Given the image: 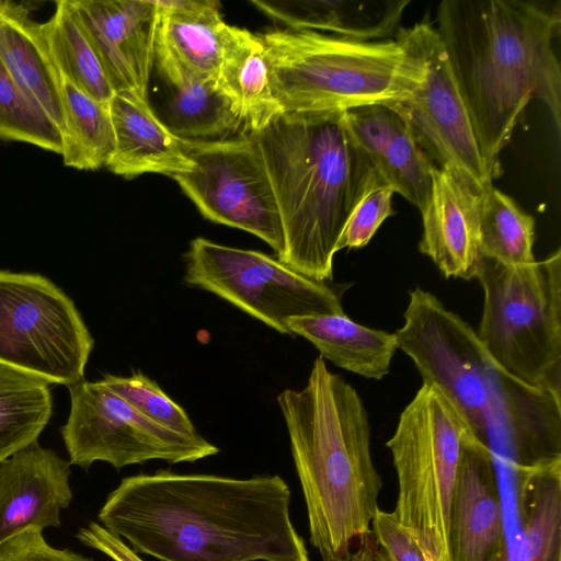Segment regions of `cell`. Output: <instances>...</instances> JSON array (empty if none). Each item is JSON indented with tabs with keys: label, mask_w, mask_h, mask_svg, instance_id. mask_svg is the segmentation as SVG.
Returning a JSON list of instances; mask_svg holds the SVG:
<instances>
[{
	"label": "cell",
	"mask_w": 561,
	"mask_h": 561,
	"mask_svg": "<svg viewBox=\"0 0 561 561\" xmlns=\"http://www.w3.org/2000/svg\"><path fill=\"white\" fill-rule=\"evenodd\" d=\"M279 476L238 479L158 470L124 478L102 526L160 561H310Z\"/></svg>",
	"instance_id": "cell-1"
},
{
	"label": "cell",
	"mask_w": 561,
	"mask_h": 561,
	"mask_svg": "<svg viewBox=\"0 0 561 561\" xmlns=\"http://www.w3.org/2000/svg\"><path fill=\"white\" fill-rule=\"evenodd\" d=\"M435 28L447 54L485 165L500 153L533 99L561 129V68L552 47L560 9L522 0H444Z\"/></svg>",
	"instance_id": "cell-2"
},
{
	"label": "cell",
	"mask_w": 561,
	"mask_h": 561,
	"mask_svg": "<svg viewBox=\"0 0 561 561\" xmlns=\"http://www.w3.org/2000/svg\"><path fill=\"white\" fill-rule=\"evenodd\" d=\"M277 403L306 502L310 542L322 561H346L353 545L370 533L382 488L365 405L321 356L306 386L282 391Z\"/></svg>",
	"instance_id": "cell-3"
},
{
	"label": "cell",
	"mask_w": 561,
	"mask_h": 561,
	"mask_svg": "<svg viewBox=\"0 0 561 561\" xmlns=\"http://www.w3.org/2000/svg\"><path fill=\"white\" fill-rule=\"evenodd\" d=\"M251 134L280 216L284 249L277 259L311 279L332 280L351 214L386 184L352 137L344 111L282 112Z\"/></svg>",
	"instance_id": "cell-4"
},
{
	"label": "cell",
	"mask_w": 561,
	"mask_h": 561,
	"mask_svg": "<svg viewBox=\"0 0 561 561\" xmlns=\"http://www.w3.org/2000/svg\"><path fill=\"white\" fill-rule=\"evenodd\" d=\"M259 35L280 112L391 104L409 95L421 77L417 56L397 37L358 42L286 27Z\"/></svg>",
	"instance_id": "cell-5"
},
{
	"label": "cell",
	"mask_w": 561,
	"mask_h": 561,
	"mask_svg": "<svg viewBox=\"0 0 561 561\" xmlns=\"http://www.w3.org/2000/svg\"><path fill=\"white\" fill-rule=\"evenodd\" d=\"M483 293L477 332L495 365L529 387L561 398V252L527 265L481 255Z\"/></svg>",
	"instance_id": "cell-6"
},
{
	"label": "cell",
	"mask_w": 561,
	"mask_h": 561,
	"mask_svg": "<svg viewBox=\"0 0 561 561\" xmlns=\"http://www.w3.org/2000/svg\"><path fill=\"white\" fill-rule=\"evenodd\" d=\"M472 434L451 404L423 383L387 442L398 478L393 511L426 561H451L453 495L465 438Z\"/></svg>",
	"instance_id": "cell-7"
},
{
	"label": "cell",
	"mask_w": 561,
	"mask_h": 561,
	"mask_svg": "<svg viewBox=\"0 0 561 561\" xmlns=\"http://www.w3.org/2000/svg\"><path fill=\"white\" fill-rule=\"evenodd\" d=\"M403 319L394 333L398 348L413 360L423 383L435 387L489 446L501 369L477 332L421 287L410 293Z\"/></svg>",
	"instance_id": "cell-8"
},
{
	"label": "cell",
	"mask_w": 561,
	"mask_h": 561,
	"mask_svg": "<svg viewBox=\"0 0 561 561\" xmlns=\"http://www.w3.org/2000/svg\"><path fill=\"white\" fill-rule=\"evenodd\" d=\"M93 337L72 299L47 277L0 271V364L70 387L83 380Z\"/></svg>",
	"instance_id": "cell-9"
},
{
	"label": "cell",
	"mask_w": 561,
	"mask_h": 561,
	"mask_svg": "<svg viewBox=\"0 0 561 561\" xmlns=\"http://www.w3.org/2000/svg\"><path fill=\"white\" fill-rule=\"evenodd\" d=\"M184 282L232 304L282 334L294 317L345 314L340 293L265 253L197 237L185 255Z\"/></svg>",
	"instance_id": "cell-10"
},
{
	"label": "cell",
	"mask_w": 561,
	"mask_h": 561,
	"mask_svg": "<svg viewBox=\"0 0 561 561\" xmlns=\"http://www.w3.org/2000/svg\"><path fill=\"white\" fill-rule=\"evenodd\" d=\"M68 388L70 413L61 436L71 465L88 469L105 461L121 469L157 459L193 462L219 451L199 434L183 435L148 420L101 380Z\"/></svg>",
	"instance_id": "cell-11"
},
{
	"label": "cell",
	"mask_w": 561,
	"mask_h": 561,
	"mask_svg": "<svg viewBox=\"0 0 561 561\" xmlns=\"http://www.w3.org/2000/svg\"><path fill=\"white\" fill-rule=\"evenodd\" d=\"M193 162L172 176L208 220L244 230L266 242L277 257L284 249L280 216L254 136L194 141L180 139Z\"/></svg>",
	"instance_id": "cell-12"
},
{
	"label": "cell",
	"mask_w": 561,
	"mask_h": 561,
	"mask_svg": "<svg viewBox=\"0 0 561 561\" xmlns=\"http://www.w3.org/2000/svg\"><path fill=\"white\" fill-rule=\"evenodd\" d=\"M396 37L417 56L421 77L409 95L391 104L402 114L430 159L482 195L492 186L493 179L435 27L420 22L399 27Z\"/></svg>",
	"instance_id": "cell-13"
},
{
	"label": "cell",
	"mask_w": 561,
	"mask_h": 561,
	"mask_svg": "<svg viewBox=\"0 0 561 561\" xmlns=\"http://www.w3.org/2000/svg\"><path fill=\"white\" fill-rule=\"evenodd\" d=\"M451 561H511L493 450L469 434L453 495Z\"/></svg>",
	"instance_id": "cell-14"
},
{
	"label": "cell",
	"mask_w": 561,
	"mask_h": 561,
	"mask_svg": "<svg viewBox=\"0 0 561 561\" xmlns=\"http://www.w3.org/2000/svg\"><path fill=\"white\" fill-rule=\"evenodd\" d=\"M115 92L148 100L157 0H71Z\"/></svg>",
	"instance_id": "cell-15"
},
{
	"label": "cell",
	"mask_w": 561,
	"mask_h": 561,
	"mask_svg": "<svg viewBox=\"0 0 561 561\" xmlns=\"http://www.w3.org/2000/svg\"><path fill=\"white\" fill-rule=\"evenodd\" d=\"M70 465L37 442L0 463V545L28 528L60 526L72 500Z\"/></svg>",
	"instance_id": "cell-16"
},
{
	"label": "cell",
	"mask_w": 561,
	"mask_h": 561,
	"mask_svg": "<svg viewBox=\"0 0 561 561\" xmlns=\"http://www.w3.org/2000/svg\"><path fill=\"white\" fill-rule=\"evenodd\" d=\"M344 119L380 180L423 213L435 165L402 114L392 104L373 103L345 110Z\"/></svg>",
	"instance_id": "cell-17"
},
{
	"label": "cell",
	"mask_w": 561,
	"mask_h": 561,
	"mask_svg": "<svg viewBox=\"0 0 561 561\" xmlns=\"http://www.w3.org/2000/svg\"><path fill=\"white\" fill-rule=\"evenodd\" d=\"M153 64L173 90L216 78L227 24L219 2L157 0Z\"/></svg>",
	"instance_id": "cell-18"
},
{
	"label": "cell",
	"mask_w": 561,
	"mask_h": 561,
	"mask_svg": "<svg viewBox=\"0 0 561 561\" xmlns=\"http://www.w3.org/2000/svg\"><path fill=\"white\" fill-rule=\"evenodd\" d=\"M481 195L448 170L434 167L422 215L419 250L447 277H476L480 262Z\"/></svg>",
	"instance_id": "cell-19"
},
{
	"label": "cell",
	"mask_w": 561,
	"mask_h": 561,
	"mask_svg": "<svg viewBox=\"0 0 561 561\" xmlns=\"http://www.w3.org/2000/svg\"><path fill=\"white\" fill-rule=\"evenodd\" d=\"M504 447L511 466H530L561 457V398L500 373L489 435Z\"/></svg>",
	"instance_id": "cell-20"
},
{
	"label": "cell",
	"mask_w": 561,
	"mask_h": 561,
	"mask_svg": "<svg viewBox=\"0 0 561 561\" xmlns=\"http://www.w3.org/2000/svg\"><path fill=\"white\" fill-rule=\"evenodd\" d=\"M108 106L114 150L105 168L112 173L126 179L144 173L172 178L193 169L180 138L157 117L148 100L119 91Z\"/></svg>",
	"instance_id": "cell-21"
},
{
	"label": "cell",
	"mask_w": 561,
	"mask_h": 561,
	"mask_svg": "<svg viewBox=\"0 0 561 561\" xmlns=\"http://www.w3.org/2000/svg\"><path fill=\"white\" fill-rule=\"evenodd\" d=\"M0 59L24 94L62 128L60 75L49 55L44 24L31 9L0 0Z\"/></svg>",
	"instance_id": "cell-22"
},
{
	"label": "cell",
	"mask_w": 561,
	"mask_h": 561,
	"mask_svg": "<svg viewBox=\"0 0 561 561\" xmlns=\"http://www.w3.org/2000/svg\"><path fill=\"white\" fill-rule=\"evenodd\" d=\"M251 3L286 28L374 42L397 33L409 0H252Z\"/></svg>",
	"instance_id": "cell-23"
},
{
	"label": "cell",
	"mask_w": 561,
	"mask_h": 561,
	"mask_svg": "<svg viewBox=\"0 0 561 561\" xmlns=\"http://www.w3.org/2000/svg\"><path fill=\"white\" fill-rule=\"evenodd\" d=\"M290 334L309 341L335 366L379 380L390 369L398 348L394 333L356 323L346 314L294 317L287 320Z\"/></svg>",
	"instance_id": "cell-24"
},
{
	"label": "cell",
	"mask_w": 561,
	"mask_h": 561,
	"mask_svg": "<svg viewBox=\"0 0 561 561\" xmlns=\"http://www.w3.org/2000/svg\"><path fill=\"white\" fill-rule=\"evenodd\" d=\"M217 82L244 131L256 133L282 113L272 95L265 48L259 34L225 25Z\"/></svg>",
	"instance_id": "cell-25"
},
{
	"label": "cell",
	"mask_w": 561,
	"mask_h": 561,
	"mask_svg": "<svg viewBox=\"0 0 561 561\" xmlns=\"http://www.w3.org/2000/svg\"><path fill=\"white\" fill-rule=\"evenodd\" d=\"M511 467L526 561H561V457Z\"/></svg>",
	"instance_id": "cell-26"
},
{
	"label": "cell",
	"mask_w": 561,
	"mask_h": 561,
	"mask_svg": "<svg viewBox=\"0 0 561 561\" xmlns=\"http://www.w3.org/2000/svg\"><path fill=\"white\" fill-rule=\"evenodd\" d=\"M60 95L64 164L84 171L105 167L114 150L108 103L94 100L61 76Z\"/></svg>",
	"instance_id": "cell-27"
},
{
	"label": "cell",
	"mask_w": 561,
	"mask_h": 561,
	"mask_svg": "<svg viewBox=\"0 0 561 561\" xmlns=\"http://www.w3.org/2000/svg\"><path fill=\"white\" fill-rule=\"evenodd\" d=\"M43 24L59 75L94 100L110 103L115 91L71 0L57 1L54 13Z\"/></svg>",
	"instance_id": "cell-28"
},
{
	"label": "cell",
	"mask_w": 561,
	"mask_h": 561,
	"mask_svg": "<svg viewBox=\"0 0 561 561\" xmlns=\"http://www.w3.org/2000/svg\"><path fill=\"white\" fill-rule=\"evenodd\" d=\"M51 413L48 382L0 364V463L36 443Z\"/></svg>",
	"instance_id": "cell-29"
},
{
	"label": "cell",
	"mask_w": 561,
	"mask_h": 561,
	"mask_svg": "<svg viewBox=\"0 0 561 561\" xmlns=\"http://www.w3.org/2000/svg\"><path fill=\"white\" fill-rule=\"evenodd\" d=\"M168 117L176 137L194 141L228 138L243 126L217 77L174 90Z\"/></svg>",
	"instance_id": "cell-30"
},
{
	"label": "cell",
	"mask_w": 561,
	"mask_h": 561,
	"mask_svg": "<svg viewBox=\"0 0 561 561\" xmlns=\"http://www.w3.org/2000/svg\"><path fill=\"white\" fill-rule=\"evenodd\" d=\"M535 219L493 185L481 195V255L505 265L534 263Z\"/></svg>",
	"instance_id": "cell-31"
},
{
	"label": "cell",
	"mask_w": 561,
	"mask_h": 561,
	"mask_svg": "<svg viewBox=\"0 0 561 561\" xmlns=\"http://www.w3.org/2000/svg\"><path fill=\"white\" fill-rule=\"evenodd\" d=\"M0 139L28 144L60 154L56 124L16 84L0 59Z\"/></svg>",
	"instance_id": "cell-32"
},
{
	"label": "cell",
	"mask_w": 561,
	"mask_h": 561,
	"mask_svg": "<svg viewBox=\"0 0 561 561\" xmlns=\"http://www.w3.org/2000/svg\"><path fill=\"white\" fill-rule=\"evenodd\" d=\"M101 381L148 420L183 435L198 434L182 407L146 375L139 371L127 377L106 374Z\"/></svg>",
	"instance_id": "cell-33"
},
{
	"label": "cell",
	"mask_w": 561,
	"mask_h": 561,
	"mask_svg": "<svg viewBox=\"0 0 561 561\" xmlns=\"http://www.w3.org/2000/svg\"><path fill=\"white\" fill-rule=\"evenodd\" d=\"M393 193L391 187L380 185L365 195L351 214L337 241L336 252L363 248L371 240L382 221L393 214Z\"/></svg>",
	"instance_id": "cell-34"
},
{
	"label": "cell",
	"mask_w": 561,
	"mask_h": 561,
	"mask_svg": "<svg viewBox=\"0 0 561 561\" xmlns=\"http://www.w3.org/2000/svg\"><path fill=\"white\" fill-rule=\"evenodd\" d=\"M375 561H426L416 541L393 512L377 510L371 519Z\"/></svg>",
	"instance_id": "cell-35"
},
{
	"label": "cell",
	"mask_w": 561,
	"mask_h": 561,
	"mask_svg": "<svg viewBox=\"0 0 561 561\" xmlns=\"http://www.w3.org/2000/svg\"><path fill=\"white\" fill-rule=\"evenodd\" d=\"M0 561H94L67 549L49 546L43 530L25 529L0 545Z\"/></svg>",
	"instance_id": "cell-36"
},
{
	"label": "cell",
	"mask_w": 561,
	"mask_h": 561,
	"mask_svg": "<svg viewBox=\"0 0 561 561\" xmlns=\"http://www.w3.org/2000/svg\"><path fill=\"white\" fill-rule=\"evenodd\" d=\"M77 538L85 546L96 549L114 561H144L124 540L102 525L90 523L79 529Z\"/></svg>",
	"instance_id": "cell-37"
},
{
	"label": "cell",
	"mask_w": 561,
	"mask_h": 561,
	"mask_svg": "<svg viewBox=\"0 0 561 561\" xmlns=\"http://www.w3.org/2000/svg\"><path fill=\"white\" fill-rule=\"evenodd\" d=\"M346 561H375V548L370 533L358 540L356 550L351 552Z\"/></svg>",
	"instance_id": "cell-38"
}]
</instances>
